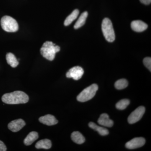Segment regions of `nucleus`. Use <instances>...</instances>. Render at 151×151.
<instances>
[{"label": "nucleus", "instance_id": "obj_2", "mask_svg": "<svg viewBox=\"0 0 151 151\" xmlns=\"http://www.w3.org/2000/svg\"><path fill=\"white\" fill-rule=\"evenodd\" d=\"M60 50V47L55 45L53 42L46 41L43 44L40 49L41 54L43 57L50 61H52L55 58L56 52Z\"/></svg>", "mask_w": 151, "mask_h": 151}, {"label": "nucleus", "instance_id": "obj_14", "mask_svg": "<svg viewBox=\"0 0 151 151\" xmlns=\"http://www.w3.org/2000/svg\"><path fill=\"white\" fill-rule=\"evenodd\" d=\"M52 147V143L48 139H44L38 141L36 144L35 147L37 149H43L48 150Z\"/></svg>", "mask_w": 151, "mask_h": 151}, {"label": "nucleus", "instance_id": "obj_22", "mask_svg": "<svg viewBox=\"0 0 151 151\" xmlns=\"http://www.w3.org/2000/svg\"><path fill=\"white\" fill-rule=\"evenodd\" d=\"M144 65L150 71H151V58L150 57H146L143 60Z\"/></svg>", "mask_w": 151, "mask_h": 151}, {"label": "nucleus", "instance_id": "obj_18", "mask_svg": "<svg viewBox=\"0 0 151 151\" xmlns=\"http://www.w3.org/2000/svg\"><path fill=\"white\" fill-rule=\"evenodd\" d=\"M88 12H84L83 13L81 14L78 20L74 26V28L75 29H78L79 28L83 26L85 23L86 18L88 16Z\"/></svg>", "mask_w": 151, "mask_h": 151}, {"label": "nucleus", "instance_id": "obj_23", "mask_svg": "<svg viewBox=\"0 0 151 151\" xmlns=\"http://www.w3.org/2000/svg\"><path fill=\"white\" fill-rule=\"evenodd\" d=\"M6 147L5 145L3 142L0 140V151H6Z\"/></svg>", "mask_w": 151, "mask_h": 151}, {"label": "nucleus", "instance_id": "obj_4", "mask_svg": "<svg viewBox=\"0 0 151 151\" xmlns=\"http://www.w3.org/2000/svg\"><path fill=\"white\" fill-rule=\"evenodd\" d=\"M1 24L3 29L7 32H16L19 29L18 24L16 20L9 16H5L2 18Z\"/></svg>", "mask_w": 151, "mask_h": 151}, {"label": "nucleus", "instance_id": "obj_10", "mask_svg": "<svg viewBox=\"0 0 151 151\" xmlns=\"http://www.w3.org/2000/svg\"><path fill=\"white\" fill-rule=\"evenodd\" d=\"M131 27L136 32H142L147 28L148 25L142 21L135 20L131 23Z\"/></svg>", "mask_w": 151, "mask_h": 151}, {"label": "nucleus", "instance_id": "obj_21", "mask_svg": "<svg viewBox=\"0 0 151 151\" xmlns=\"http://www.w3.org/2000/svg\"><path fill=\"white\" fill-rule=\"evenodd\" d=\"M129 104L130 101L128 99H123L117 103L116 104V108L119 110H124Z\"/></svg>", "mask_w": 151, "mask_h": 151}, {"label": "nucleus", "instance_id": "obj_11", "mask_svg": "<svg viewBox=\"0 0 151 151\" xmlns=\"http://www.w3.org/2000/svg\"><path fill=\"white\" fill-rule=\"evenodd\" d=\"M39 121L40 123L49 126H53L58 123V121L56 118L50 114L42 116L39 118Z\"/></svg>", "mask_w": 151, "mask_h": 151}, {"label": "nucleus", "instance_id": "obj_5", "mask_svg": "<svg viewBox=\"0 0 151 151\" xmlns=\"http://www.w3.org/2000/svg\"><path fill=\"white\" fill-rule=\"evenodd\" d=\"M98 89L97 84H92L85 88L77 97V100L80 102H85L92 99L96 94Z\"/></svg>", "mask_w": 151, "mask_h": 151}, {"label": "nucleus", "instance_id": "obj_3", "mask_svg": "<svg viewBox=\"0 0 151 151\" xmlns=\"http://www.w3.org/2000/svg\"><path fill=\"white\" fill-rule=\"evenodd\" d=\"M102 32L105 39L109 42H113L115 40V32L113 24L110 19L105 18L103 20L102 24Z\"/></svg>", "mask_w": 151, "mask_h": 151}, {"label": "nucleus", "instance_id": "obj_19", "mask_svg": "<svg viewBox=\"0 0 151 151\" xmlns=\"http://www.w3.org/2000/svg\"><path fill=\"white\" fill-rule=\"evenodd\" d=\"M79 12L78 9H75L72 12V13L69 15L65 19L64 24L65 26L69 25L76 19L77 18Z\"/></svg>", "mask_w": 151, "mask_h": 151}, {"label": "nucleus", "instance_id": "obj_9", "mask_svg": "<svg viewBox=\"0 0 151 151\" xmlns=\"http://www.w3.org/2000/svg\"><path fill=\"white\" fill-rule=\"evenodd\" d=\"M25 122L22 119H17L9 123L8 127L9 129L13 132H19L25 126Z\"/></svg>", "mask_w": 151, "mask_h": 151}, {"label": "nucleus", "instance_id": "obj_1", "mask_svg": "<svg viewBox=\"0 0 151 151\" xmlns=\"http://www.w3.org/2000/svg\"><path fill=\"white\" fill-rule=\"evenodd\" d=\"M29 100V97L27 94L21 91L6 93L2 97V100L4 103L11 105L24 104L27 103Z\"/></svg>", "mask_w": 151, "mask_h": 151}, {"label": "nucleus", "instance_id": "obj_7", "mask_svg": "<svg viewBox=\"0 0 151 151\" xmlns=\"http://www.w3.org/2000/svg\"><path fill=\"white\" fill-rule=\"evenodd\" d=\"M84 73V70L82 68L76 66L70 68L66 73V76L67 78H73L74 80H78L82 77Z\"/></svg>", "mask_w": 151, "mask_h": 151}, {"label": "nucleus", "instance_id": "obj_16", "mask_svg": "<svg viewBox=\"0 0 151 151\" xmlns=\"http://www.w3.org/2000/svg\"><path fill=\"white\" fill-rule=\"evenodd\" d=\"M89 126L91 129L97 131L101 136H106L109 134V132L107 129L103 127L97 126L96 124H94V122H90L89 124Z\"/></svg>", "mask_w": 151, "mask_h": 151}, {"label": "nucleus", "instance_id": "obj_6", "mask_svg": "<svg viewBox=\"0 0 151 151\" xmlns=\"http://www.w3.org/2000/svg\"><path fill=\"white\" fill-rule=\"evenodd\" d=\"M145 112V108L143 106H140L135 111L132 112L128 117V122L130 124H134L139 122Z\"/></svg>", "mask_w": 151, "mask_h": 151}, {"label": "nucleus", "instance_id": "obj_13", "mask_svg": "<svg viewBox=\"0 0 151 151\" xmlns=\"http://www.w3.org/2000/svg\"><path fill=\"white\" fill-rule=\"evenodd\" d=\"M39 137L38 134L37 132H30L29 134L25 138L24 142L26 146L31 145Z\"/></svg>", "mask_w": 151, "mask_h": 151}, {"label": "nucleus", "instance_id": "obj_20", "mask_svg": "<svg viewBox=\"0 0 151 151\" xmlns=\"http://www.w3.org/2000/svg\"><path fill=\"white\" fill-rule=\"evenodd\" d=\"M128 85V81L127 79L122 78L116 81L115 84V86L116 89L121 90L125 89Z\"/></svg>", "mask_w": 151, "mask_h": 151}, {"label": "nucleus", "instance_id": "obj_17", "mask_svg": "<svg viewBox=\"0 0 151 151\" xmlns=\"http://www.w3.org/2000/svg\"><path fill=\"white\" fill-rule=\"evenodd\" d=\"M6 59L8 64L10 65L11 67L16 68L19 65L18 60H17L15 56L11 52H9L7 54Z\"/></svg>", "mask_w": 151, "mask_h": 151}, {"label": "nucleus", "instance_id": "obj_24", "mask_svg": "<svg viewBox=\"0 0 151 151\" xmlns=\"http://www.w3.org/2000/svg\"><path fill=\"white\" fill-rule=\"evenodd\" d=\"M141 3L145 5H149L151 4V0H140Z\"/></svg>", "mask_w": 151, "mask_h": 151}, {"label": "nucleus", "instance_id": "obj_15", "mask_svg": "<svg viewBox=\"0 0 151 151\" xmlns=\"http://www.w3.org/2000/svg\"><path fill=\"white\" fill-rule=\"evenodd\" d=\"M71 138L74 142L79 145L83 144L85 142V139L81 133L78 132H74L71 134Z\"/></svg>", "mask_w": 151, "mask_h": 151}, {"label": "nucleus", "instance_id": "obj_12", "mask_svg": "<svg viewBox=\"0 0 151 151\" xmlns=\"http://www.w3.org/2000/svg\"><path fill=\"white\" fill-rule=\"evenodd\" d=\"M97 122L100 125L105 127H111L113 125V121L110 119L109 116L106 113L101 114Z\"/></svg>", "mask_w": 151, "mask_h": 151}, {"label": "nucleus", "instance_id": "obj_8", "mask_svg": "<svg viewBox=\"0 0 151 151\" xmlns=\"http://www.w3.org/2000/svg\"><path fill=\"white\" fill-rule=\"evenodd\" d=\"M145 142V139L144 138H135L127 142L126 144V147L130 150L138 148L144 146Z\"/></svg>", "mask_w": 151, "mask_h": 151}]
</instances>
